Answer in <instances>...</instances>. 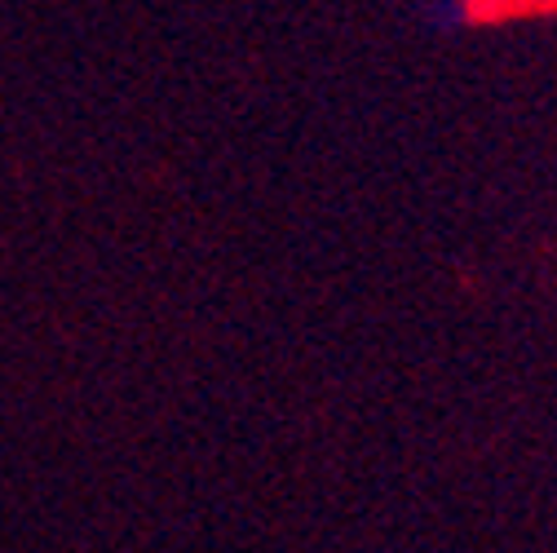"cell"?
<instances>
[{"instance_id": "6da1fadb", "label": "cell", "mask_w": 557, "mask_h": 553, "mask_svg": "<svg viewBox=\"0 0 557 553\" xmlns=\"http://www.w3.org/2000/svg\"><path fill=\"white\" fill-rule=\"evenodd\" d=\"M434 19H438V27H460L465 23V5H460V0H438Z\"/></svg>"}]
</instances>
